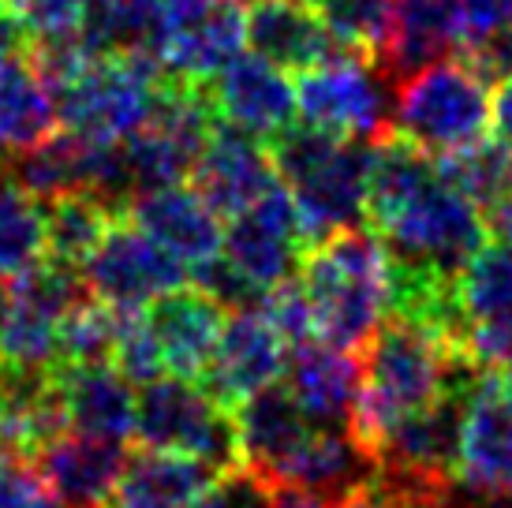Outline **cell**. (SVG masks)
Instances as JSON below:
<instances>
[{
	"instance_id": "obj_13",
	"label": "cell",
	"mask_w": 512,
	"mask_h": 508,
	"mask_svg": "<svg viewBox=\"0 0 512 508\" xmlns=\"http://www.w3.org/2000/svg\"><path fill=\"white\" fill-rule=\"evenodd\" d=\"M143 318L154 333L161 355H165V370L176 378L202 381L217 352L221 329H225V307L195 284L191 288L180 284L165 296H157L154 303H146Z\"/></svg>"
},
{
	"instance_id": "obj_4",
	"label": "cell",
	"mask_w": 512,
	"mask_h": 508,
	"mask_svg": "<svg viewBox=\"0 0 512 508\" xmlns=\"http://www.w3.org/2000/svg\"><path fill=\"white\" fill-rule=\"evenodd\" d=\"M490 83L464 57H445L393 86V135L430 157L453 154L486 135Z\"/></svg>"
},
{
	"instance_id": "obj_9",
	"label": "cell",
	"mask_w": 512,
	"mask_h": 508,
	"mask_svg": "<svg viewBox=\"0 0 512 508\" xmlns=\"http://www.w3.org/2000/svg\"><path fill=\"white\" fill-rule=\"evenodd\" d=\"M221 254L262 292L296 277L303 258V228L292 191L285 184H273L255 206L228 217Z\"/></svg>"
},
{
	"instance_id": "obj_21",
	"label": "cell",
	"mask_w": 512,
	"mask_h": 508,
	"mask_svg": "<svg viewBox=\"0 0 512 508\" xmlns=\"http://www.w3.org/2000/svg\"><path fill=\"white\" fill-rule=\"evenodd\" d=\"M285 385L318 430H348L359 389V355L329 348L322 340L296 344L288 348Z\"/></svg>"
},
{
	"instance_id": "obj_33",
	"label": "cell",
	"mask_w": 512,
	"mask_h": 508,
	"mask_svg": "<svg viewBox=\"0 0 512 508\" xmlns=\"http://www.w3.org/2000/svg\"><path fill=\"white\" fill-rule=\"evenodd\" d=\"M120 311V307H116ZM113 367L131 381V385H150V381L165 378V355L157 348L154 333L139 311H120V333H116Z\"/></svg>"
},
{
	"instance_id": "obj_40",
	"label": "cell",
	"mask_w": 512,
	"mask_h": 508,
	"mask_svg": "<svg viewBox=\"0 0 512 508\" xmlns=\"http://www.w3.org/2000/svg\"><path fill=\"white\" fill-rule=\"evenodd\" d=\"M490 113H494L498 139L512 150V71H505L501 79H494V105H490Z\"/></svg>"
},
{
	"instance_id": "obj_37",
	"label": "cell",
	"mask_w": 512,
	"mask_h": 508,
	"mask_svg": "<svg viewBox=\"0 0 512 508\" xmlns=\"http://www.w3.org/2000/svg\"><path fill=\"white\" fill-rule=\"evenodd\" d=\"M266 505H270V486L262 479H255L247 467H236V471H225L191 508H266Z\"/></svg>"
},
{
	"instance_id": "obj_10",
	"label": "cell",
	"mask_w": 512,
	"mask_h": 508,
	"mask_svg": "<svg viewBox=\"0 0 512 508\" xmlns=\"http://www.w3.org/2000/svg\"><path fill=\"white\" fill-rule=\"evenodd\" d=\"M285 367V337L277 333V325L266 318L262 307H251V311H232L225 318L217 352L199 385L225 411H236L247 396H255L258 389L285 378Z\"/></svg>"
},
{
	"instance_id": "obj_18",
	"label": "cell",
	"mask_w": 512,
	"mask_h": 508,
	"mask_svg": "<svg viewBox=\"0 0 512 508\" xmlns=\"http://www.w3.org/2000/svg\"><path fill=\"white\" fill-rule=\"evenodd\" d=\"M232 415H236V430H240L243 467L266 486L277 482V475L299 452V445L318 430L307 419V411L296 404V396L288 393L285 381H273L255 396H247Z\"/></svg>"
},
{
	"instance_id": "obj_1",
	"label": "cell",
	"mask_w": 512,
	"mask_h": 508,
	"mask_svg": "<svg viewBox=\"0 0 512 508\" xmlns=\"http://www.w3.org/2000/svg\"><path fill=\"white\" fill-rule=\"evenodd\" d=\"M453 359V344L430 325L389 314L359 352V389L348 419L352 438L367 452H378L393 426L438 400Z\"/></svg>"
},
{
	"instance_id": "obj_32",
	"label": "cell",
	"mask_w": 512,
	"mask_h": 508,
	"mask_svg": "<svg viewBox=\"0 0 512 508\" xmlns=\"http://www.w3.org/2000/svg\"><path fill=\"white\" fill-rule=\"evenodd\" d=\"M116 333H120V311L94 296L83 299L57 325V367L113 363Z\"/></svg>"
},
{
	"instance_id": "obj_24",
	"label": "cell",
	"mask_w": 512,
	"mask_h": 508,
	"mask_svg": "<svg viewBox=\"0 0 512 508\" xmlns=\"http://www.w3.org/2000/svg\"><path fill=\"white\" fill-rule=\"evenodd\" d=\"M243 45H247V34H243L240 0H217L206 15L169 30L161 38L157 60L169 75L210 83L225 64L240 57Z\"/></svg>"
},
{
	"instance_id": "obj_17",
	"label": "cell",
	"mask_w": 512,
	"mask_h": 508,
	"mask_svg": "<svg viewBox=\"0 0 512 508\" xmlns=\"http://www.w3.org/2000/svg\"><path fill=\"white\" fill-rule=\"evenodd\" d=\"M30 464L38 467V475L64 508H109L120 471L128 464V449L124 441L64 430Z\"/></svg>"
},
{
	"instance_id": "obj_20",
	"label": "cell",
	"mask_w": 512,
	"mask_h": 508,
	"mask_svg": "<svg viewBox=\"0 0 512 508\" xmlns=\"http://www.w3.org/2000/svg\"><path fill=\"white\" fill-rule=\"evenodd\" d=\"M378 475V460L352 438V430H314L285 464L273 486H296L314 494L329 508H341L348 497L367 490Z\"/></svg>"
},
{
	"instance_id": "obj_22",
	"label": "cell",
	"mask_w": 512,
	"mask_h": 508,
	"mask_svg": "<svg viewBox=\"0 0 512 508\" xmlns=\"http://www.w3.org/2000/svg\"><path fill=\"white\" fill-rule=\"evenodd\" d=\"M225 471L206 460L165 449L128 452L109 508H191Z\"/></svg>"
},
{
	"instance_id": "obj_30",
	"label": "cell",
	"mask_w": 512,
	"mask_h": 508,
	"mask_svg": "<svg viewBox=\"0 0 512 508\" xmlns=\"http://www.w3.org/2000/svg\"><path fill=\"white\" fill-rule=\"evenodd\" d=\"M434 169L445 184L456 187L468 202H475L486 217V210L512 187V150L501 139L483 135L479 142L460 146L453 154H438Z\"/></svg>"
},
{
	"instance_id": "obj_41",
	"label": "cell",
	"mask_w": 512,
	"mask_h": 508,
	"mask_svg": "<svg viewBox=\"0 0 512 508\" xmlns=\"http://www.w3.org/2000/svg\"><path fill=\"white\" fill-rule=\"evenodd\" d=\"M486 228H490L498 240L512 243V187L490 206V210H486Z\"/></svg>"
},
{
	"instance_id": "obj_36",
	"label": "cell",
	"mask_w": 512,
	"mask_h": 508,
	"mask_svg": "<svg viewBox=\"0 0 512 508\" xmlns=\"http://www.w3.org/2000/svg\"><path fill=\"white\" fill-rule=\"evenodd\" d=\"M0 508H64L57 494L45 486L38 467L0 449Z\"/></svg>"
},
{
	"instance_id": "obj_27",
	"label": "cell",
	"mask_w": 512,
	"mask_h": 508,
	"mask_svg": "<svg viewBox=\"0 0 512 508\" xmlns=\"http://www.w3.org/2000/svg\"><path fill=\"white\" fill-rule=\"evenodd\" d=\"M49 254L45 206L23 191L0 157V281H15Z\"/></svg>"
},
{
	"instance_id": "obj_14",
	"label": "cell",
	"mask_w": 512,
	"mask_h": 508,
	"mask_svg": "<svg viewBox=\"0 0 512 508\" xmlns=\"http://www.w3.org/2000/svg\"><path fill=\"white\" fill-rule=\"evenodd\" d=\"M243 34L255 57L281 71H307L329 60L356 57L329 34L311 0H251L243 8Z\"/></svg>"
},
{
	"instance_id": "obj_3",
	"label": "cell",
	"mask_w": 512,
	"mask_h": 508,
	"mask_svg": "<svg viewBox=\"0 0 512 508\" xmlns=\"http://www.w3.org/2000/svg\"><path fill=\"white\" fill-rule=\"evenodd\" d=\"M370 232L385 243L393 269L456 281L471 254L486 243L490 228H486L483 210L468 202L456 187L445 184L434 169L427 184L415 187Z\"/></svg>"
},
{
	"instance_id": "obj_16",
	"label": "cell",
	"mask_w": 512,
	"mask_h": 508,
	"mask_svg": "<svg viewBox=\"0 0 512 508\" xmlns=\"http://www.w3.org/2000/svg\"><path fill=\"white\" fill-rule=\"evenodd\" d=\"M468 42L464 0H393V27L374 68L397 86L404 75L456 57Z\"/></svg>"
},
{
	"instance_id": "obj_42",
	"label": "cell",
	"mask_w": 512,
	"mask_h": 508,
	"mask_svg": "<svg viewBox=\"0 0 512 508\" xmlns=\"http://www.w3.org/2000/svg\"><path fill=\"white\" fill-rule=\"evenodd\" d=\"M266 508H329L314 494H303L296 486H270V505Z\"/></svg>"
},
{
	"instance_id": "obj_23",
	"label": "cell",
	"mask_w": 512,
	"mask_h": 508,
	"mask_svg": "<svg viewBox=\"0 0 512 508\" xmlns=\"http://www.w3.org/2000/svg\"><path fill=\"white\" fill-rule=\"evenodd\" d=\"M57 378L68 430L105 441H128L135 434V393L113 363L57 367Z\"/></svg>"
},
{
	"instance_id": "obj_19",
	"label": "cell",
	"mask_w": 512,
	"mask_h": 508,
	"mask_svg": "<svg viewBox=\"0 0 512 508\" xmlns=\"http://www.w3.org/2000/svg\"><path fill=\"white\" fill-rule=\"evenodd\" d=\"M210 94L221 120H232L262 139L292 124V113H296V83L262 57L240 53L210 79Z\"/></svg>"
},
{
	"instance_id": "obj_45",
	"label": "cell",
	"mask_w": 512,
	"mask_h": 508,
	"mask_svg": "<svg viewBox=\"0 0 512 508\" xmlns=\"http://www.w3.org/2000/svg\"><path fill=\"white\" fill-rule=\"evenodd\" d=\"M8 311H12V288H4L0 281V325L8 322Z\"/></svg>"
},
{
	"instance_id": "obj_5",
	"label": "cell",
	"mask_w": 512,
	"mask_h": 508,
	"mask_svg": "<svg viewBox=\"0 0 512 508\" xmlns=\"http://www.w3.org/2000/svg\"><path fill=\"white\" fill-rule=\"evenodd\" d=\"M161 75L165 68L154 53L90 57L53 90L57 113L64 127L83 139L120 142L150 120Z\"/></svg>"
},
{
	"instance_id": "obj_44",
	"label": "cell",
	"mask_w": 512,
	"mask_h": 508,
	"mask_svg": "<svg viewBox=\"0 0 512 508\" xmlns=\"http://www.w3.org/2000/svg\"><path fill=\"white\" fill-rule=\"evenodd\" d=\"M341 508H393V505H389V501H385V497L374 490V482H370L367 490H359L356 497H348Z\"/></svg>"
},
{
	"instance_id": "obj_29",
	"label": "cell",
	"mask_w": 512,
	"mask_h": 508,
	"mask_svg": "<svg viewBox=\"0 0 512 508\" xmlns=\"http://www.w3.org/2000/svg\"><path fill=\"white\" fill-rule=\"evenodd\" d=\"M456 307L468 322L512 314V243L486 240L456 277ZM460 325V329H464Z\"/></svg>"
},
{
	"instance_id": "obj_15",
	"label": "cell",
	"mask_w": 512,
	"mask_h": 508,
	"mask_svg": "<svg viewBox=\"0 0 512 508\" xmlns=\"http://www.w3.org/2000/svg\"><path fill=\"white\" fill-rule=\"evenodd\" d=\"M128 221L143 228L157 247H165L176 262H187V266L217 258L221 243H225L221 213L191 184L157 187V191L139 195L128 206Z\"/></svg>"
},
{
	"instance_id": "obj_11",
	"label": "cell",
	"mask_w": 512,
	"mask_h": 508,
	"mask_svg": "<svg viewBox=\"0 0 512 508\" xmlns=\"http://www.w3.org/2000/svg\"><path fill=\"white\" fill-rule=\"evenodd\" d=\"M187 180L225 221L255 206L281 176L262 135L232 120H217Z\"/></svg>"
},
{
	"instance_id": "obj_35",
	"label": "cell",
	"mask_w": 512,
	"mask_h": 508,
	"mask_svg": "<svg viewBox=\"0 0 512 508\" xmlns=\"http://www.w3.org/2000/svg\"><path fill=\"white\" fill-rule=\"evenodd\" d=\"M191 281H195V288H202L210 299H217L225 311H251V307H262V299H266V292H262L255 281H247L225 254L191 266Z\"/></svg>"
},
{
	"instance_id": "obj_46",
	"label": "cell",
	"mask_w": 512,
	"mask_h": 508,
	"mask_svg": "<svg viewBox=\"0 0 512 508\" xmlns=\"http://www.w3.org/2000/svg\"><path fill=\"white\" fill-rule=\"evenodd\" d=\"M4 12H8V0H0V15H4Z\"/></svg>"
},
{
	"instance_id": "obj_8",
	"label": "cell",
	"mask_w": 512,
	"mask_h": 508,
	"mask_svg": "<svg viewBox=\"0 0 512 508\" xmlns=\"http://www.w3.org/2000/svg\"><path fill=\"white\" fill-rule=\"evenodd\" d=\"M83 281L90 296L101 303L120 311H139L157 296L180 288L187 281V269L165 247H157L143 228L120 217L109 228V236L98 243V251L83 262Z\"/></svg>"
},
{
	"instance_id": "obj_12",
	"label": "cell",
	"mask_w": 512,
	"mask_h": 508,
	"mask_svg": "<svg viewBox=\"0 0 512 508\" xmlns=\"http://www.w3.org/2000/svg\"><path fill=\"white\" fill-rule=\"evenodd\" d=\"M456 479L512 486V370H483L464 404Z\"/></svg>"
},
{
	"instance_id": "obj_31",
	"label": "cell",
	"mask_w": 512,
	"mask_h": 508,
	"mask_svg": "<svg viewBox=\"0 0 512 508\" xmlns=\"http://www.w3.org/2000/svg\"><path fill=\"white\" fill-rule=\"evenodd\" d=\"M311 4L348 53L378 64L393 27V0H311Z\"/></svg>"
},
{
	"instance_id": "obj_2",
	"label": "cell",
	"mask_w": 512,
	"mask_h": 508,
	"mask_svg": "<svg viewBox=\"0 0 512 508\" xmlns=\"http://www.w3.org/2000/svg\"><path fill=\"white\" fill-rule=\"evenodd\" d=\"M299 281L311 299L314 340L359 355L389 318V254L370 228H341L299 258Z\"/></svg>"
},
{
	"instance_id": "obj_6",
	"label": "cell",
	"mask_w": 512,
	"mask_h": 508,
	"mask_svg": "<svg viewBox=\"0 0 512 508\" xmlns=\"http://www.w3.org/2000/svg\"><path fill=\"white\" fill-rule=\"evenodd\" d=\"M135 438L146 449L184 452L217 471L243 467L236 415L225 411L199 381L157 378L135 396Z\"/></svg>"
},
{
	"instance_id": "obj_43",
	"label": "cell",
	"mask_w": 512,
	"mask_h": 508,
	"mask_svg": "<svg viewBox=\"0 0 512 508\" xmlns=\"http://www.w3.org/2000/svg\"><path fill=\"white\" fill-rule=\"evenodd\" d=\"M23 45H27V38H23L19 23H15L8 12H4V15H0V64L12 57V53H19Z\"/></svg>"
},
{
	"instance_id": "obj_7",
	"label": "cell",
	"mask_w": 512,
	"mask_h": 508,
	"mask_svg": "<svg viewBox=\"0 0 512 508\" xmlns=\"http://www.w3.org/2000/svg\"><path fill=\"white\" fill-rule=\"evenodd\" d=\"M296 113L329 135L378 142L393 131V83L363 57L329 60L299 71Z\"/></svg>"
},
{
	"instance_id": "obj_25",
	"label": "cell",
	"mask_w": 512,
	"mask_h": 508,
	"mask_svg": "<svg viewBox=\"0 0 512 508\" xmlns=\"http://www.w3.org/2000/svg\"><path fill=\"white\" fill-rule=\"evenodd\" d=\"M57 124V98L23 45L0 64V157L8 161L38 146L57 131Z\"/></svg>"
},
{
	"instance_id": "obj_34",
	"label": "cell",
	"mask_w": 512,
	"mask_h": 508,
	"mask_svg": "<svg viewBox=\"0 0 512 508\" xmlns=\"http://www.w3.org/2000/svg\"><path fill=\"white\" fill-rule=\"evenodd\" d=\"M86 0H8L12 15L27 42H49V38H75L83 19Z\"/></svg>"
},
{
	"instance_id": "obj_26",
	"label": "cell",
	"mask_w": 512,
	"mask_h": 508,
	"mask_svg": "<svg viewBox=\"0 0 512 508\" xmlns=\"http://www.w3.org/2000/svg\"><path fill=\"white\" fill-rule=\"evenodd\" d=\"M94 161H98V142L94 139H83L75 131H53L38 146L8 157V169L19 180V187L30 191L38 202H53L60 195L90 191Z\"/></svg>"
},
{
	"instance_id": "obj_28",
	"label": "cell",
	"mask_w": 512,
	"mask_h": 508,
	"mask_svg": "<svg viewBox=\"0 0 512 508\" xmlns=\"http://www.w3.org/2000/svg\"><path fill=\"white\" fill-rule=\"evenodd\" d=\"M120 221L98 195L90 191H75V195H60L45 202V243L49 254L60 262L83 266L90 254L98 251V243L109 236V228Z\"/></svg>"
},
{
	"instance_id": "obj_38",
	"label": "cell",
	"mask_w": 512,
	"mask_h": 508,
	"mask_svg": "<svg viewBox=\"0 0 512 508\" xmlns=\"http://www.w3.org/2000/svg\"><path fill=\"white\" fill-rule=\"evenodd\" d=\"M434 508H512V486H471L453 475L441 482Z\"/></svg>"
},
{
	"instance_id": "obj_39",
	"label": "cell",
	"mask_w": 512,
	"mask_h": 508,
	"mask_svg": "<svg viewBox=\"0 0 512 508\" xmlns=\"http://www.w3.org/2000/svg\"><path fill=\"white\" fill-rule=\"evenodd\" d=\"M464 23H468L464 49H468V45L512 27V0H464Z\"/></svg>"
}]
</instances>
